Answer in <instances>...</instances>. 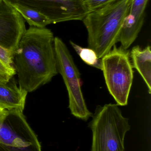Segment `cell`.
<instances>
[{
    "label": "cell",
    "instance_id": "cell-1",
    "mask_svg": "<svg viewBox=\"0 0 151 151\" xmlns=\"http://www.w3.org/2000/svg\"><path fill=\"white\" fill-rule=\"evenodd\" d=\"M54 39L50 29L30 27L20 41L13 66L19 87L27 93L49 82L58 73Z\"/></svg>",
    "mask_w": 151,
    "mask_h": 151
},
{
    "label": "cell",
    "instance_id": "cell-2",
    "mask_svg": "<svg viewBox=\"0 0 151 151\" xmlns=\"http://www.w3.org/2000/svg\"><path fill=\"white\" fill-rule=\"evenodd\" d=\"M132 0H116L87 14L83 20L88 47L102 59L118 42L123 22Z\"/></svg>",
    "mask_w": 151,
    "mask_h": 151
},
{
    "label": "cell",
    "instance_id": "cell-3",
    "mask_svg": "<svg viewBox=\"0 0 151 151\" xmlns=\"http://www.w3.org/2000/svg\"><path fill=\"white\" fill-rule=\"evenodd\" d=\"M92 118L88 124L92 133L91 151H125V137L131 127L119 105L98 106Z\"/></svg>",
    "mask_w": 151,
    "mask_h": 151
},
{
    "label": "cell",
    "instance_id": "cell-4",
    "mask_svg": "<svg viewBox=\"0 0 151 151\" xmlns=\"http://www.w3.org/2000/svg\"><path fill=\"white\" fill-rule=\"evenodd\" d=\"M102 58V70L110 94L117 104L127 105L134 80L130 51L114 45Z\"/></svg>",
    "mask_w": 151,
    "mask_h": 151
},
{
    "label": "cell",
    "instance_id": "cell-5",
    "mask_svg": "<svg viewBox=\"0 0 151 151\" xmlns=\"http://www.w3.org/2000/svg\"><path fill=\"white\" fill-rule=\"evenodd\" d=\"M54 48L58 72L68 92L71 113L77 119L87 121L93 114L88 109L82 94L79 71L66 45L59 37H55Z\"/></svg>",
    "mask_w": 151,
    "mask_h": 151
},
{
    "label": "cell",
    "instance_id": "cell-6",
    "mask_svg": "<svg viewBox=\"0 0 151 151\" xmlns=\"http://www.w3.org/2000/svg\"><path fill=\"white\" fill-rule=\"evenodd\" d=\"M0 151H42L38 138L22 111L0 112Z\"/></svg>",
    "mask_w": 151,
    "mask_h": 151
},
{
    "label": "cell",
    "instance_id": "cell-7",
    "mask_svg": "<svg viewBox=\"0 0 151 151\" xmlns=\"http://www.w3.org/2000/svg\"><path fill=\"white\" fill-rule=\"evenodd\" d=\"M35 10L45 16L51 24L82 20L89 13L84 0H4Z\"/></svg>",
    "mask_w": 151,
    "mask_h": 151
},
{
    "label": "cell",
    "instance_id": "cell-8",
    "mask_svg": "<svg viewBox=\"0 0 151 151\" xmlns=\"http://www.w3.org/2000/svg\"><path fill=\"white\" fill-rule=\"evenodd\" d=\"M26 30L20 13L4 0H0V46L15 52Z\"/></svg>",
    "mask_w": 151,
    "mask_h": 151
},
{
    "label": "cell",
    "instance_id": "cell-9",
    "mask_svg": "<svg viewBox=\"0 0 151 151\" xmlns=\"http://www.w3.org/2000/svg\"><path fill=\"white\" fill-rule=\"evenodd\" d=\"M148 1L132 0L118 40L123 48L127 50L137 38L143 25L144 11Z\"/></svg>",
    "mask_w": 151,
    "mask_h": 151
},
{
    "label": "cell",
    "instance_id": "cell-10",
    "mask_svg": "<svg viewBox=\"0 0 151 151\" xmlns=\"http://www.w3.org/2000/svg\"><path fill=\"white\" fill-rule=\"evenodd\" d=\"M0 83V110H19L23 111L27 92L16 84Z\"/></svg>",
    "mask_w": 151,
    "mask_h": 151
},
{
    "label": "cell",
    "instance_id": "cell-11",
    "mask_svg": "<svg viewBox=\"0 0 151 151\" xmlns=\"http://www.w3.org/2000/svg\"><path fill=\"white\" fill-rule=\"evenodd\" d=\"M133 68L137 70L144 80L149 93H151V50L148 46L142 49L140 46H134L130 52Z\"/></svg>",
    "mask_w": 151,
    "mask_h": 151
},
{
    "label": "cell",
    "instance_id": "cell-12",
    "mask_svg": "<svg viewBox=\"0 0 151 151\" xmlns=\"http://www.w3.org/2000/svg\"><path fill=\"white\" fill-rule=\"evenodd\" d=\"M11 5L20 13L30 27L43 28L51 24L50 21L45 16L35 10L19 4Z\"/></svg>",
    "mask_w": 151,
    "mask_h": 151
},
{
    "label": "cell",
    "instance_id": "cell-13",
    "mask_svg": "<svg viewBox=\"0 0 151 151\" xmlns=\"http://www.w3.org/2000/svg\"><path fill=\"white\" fill-rule=\"evenodd\" d=\"M70 43L82 60L88 65L102 70V59L98 58L96 53L92 49L84 48L70 41Z\"/></svg>",
    "mask_w": 151,
    "mask_h": 151
},
{
    "label": "cell",
    "instance_id": "cell-14",
    "mask_svg": "<svg viewBox=\"0 0 151 151\" xmlns=\"http://www.w3.org/2000/svg\"><path fill=\"white\" fill-rule=\"evenodd\" d=\"M15 52L0 46V61L8 68L15 70L13 66V56Z\"/></svg>",
    "mask_w": 151,
    "mask_h": 151
},
{
    "label": "cell",
    "instance_id": "cell-15",
    "mask_svg": "<svg viewBox=\"0 0 151 151\" xmlns=\"http://www.w3.org/2000/svg\"><path fill=\"white\" fill-rule=\"evenodd\" d=\"M116 0H84L89 12L97 10Z\"/></svg>",
    "mask_w": 151,
    "mask_h": 151
},
{
    "label": "cell",
    "instance_id": "cell-16",
    "mask_svg": "<svg viewBox=\"0 0 151 151\" xmlns=\"http://www.w3.org/2000/svg\"><path fill=\"white\" fill-rule=\"evenodd\" d=\"M15 74H16L15 70L9 69L0 61V83L9 82Z\"/></svg>",
    "mask_w": 151,
    "mask_h": 151
},
{
    "label": "cell",
    "instance_id": "cell-17",
    "mask_svg": "<svg viewBox=\"0 0 151 151\" xmlns=\"http://www.w3.org/2000/svg\"><path fill=\"white\" fill-rule=\"evenodd\" d=\"M1 111V110H0V112H1V111Z\"/></svg>",
    "mask_w": 151,
    "mask_h": 151
}]
</instances>
